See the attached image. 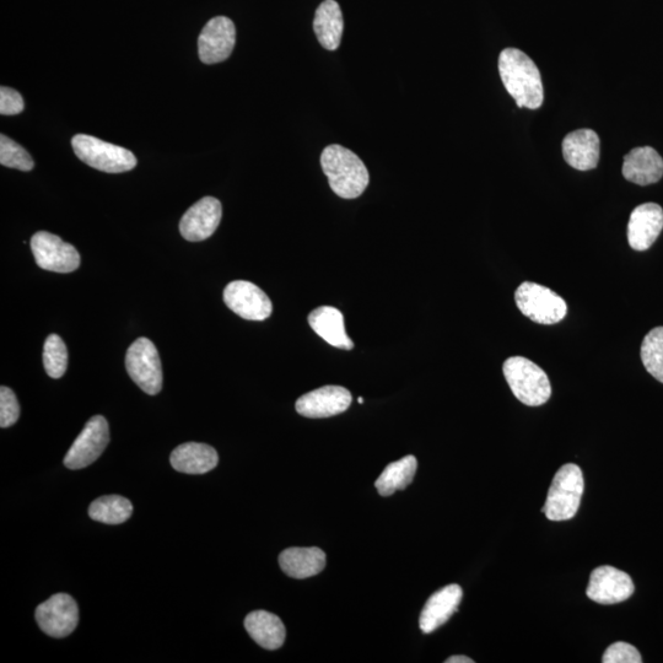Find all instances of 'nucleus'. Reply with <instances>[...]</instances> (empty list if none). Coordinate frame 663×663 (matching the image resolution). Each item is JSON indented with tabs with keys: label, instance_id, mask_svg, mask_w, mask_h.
<instances>
[{
	"label": "nucleus",
	"instance_id": "nucleus-24",
	"mask_svg": "<svg viewBox=\"0 0 663 663\" xmlns=\"http://www.w3.org/2000/svg\"><path fill=\"white\" fill-rule=\"evenodd\" d=\"M344 21L341 7L336 0H325L317 8L314 30L318 42L328 51H336L341 45Z\"/></svg>",
	"mask_w": 663,
	"mask_h": 663
},
{
	"label": "nucleus",
	"instance_id": "nucleus-28",
	"mask_svg": "<svg viewBox=\"0 0 663 663\" xmlns=\"http://www.w3.org/2000/svg\"><path fill=\"white\" fill-rule=\"evenodd\" d=\"M43 366L52 379H61L68 368V349L57 334L48 336L43 347Z\"/></svg>",
	"mask_w": 663,
	"mask_h": 663
},
{
	"label": "nucleus",
	"instance_id": "nucleus-10",
	"mask_svg": "<svg viewBox=\"0 0 663 663\" xmlns=\"http://www.w3.org/2000/svg\"><path fill=\"white\" fill-rule=\"evenodd\" d=\"M35 617L43 633L66 638L78 627L79 608L72 596L57 594L37 607Z\"/></svg>",
	"mask_w": 663,
	"mask_h": 663
},
{
	"label": "nucleus",
	"instance_id": "nucleus-2",
	"mask_svg": "<svg viewBox=\"0 0 663 663\" xmlns=\"http://www.w3.org/2000/svg\"><path fill=\"white\" fill-rule=\"evenodd\" d=\"M321 165L332 191L341 198H358L369 186L370 175L365 164L342 145L333 144L323 150Z\"/></svg>",
	"mask_w": 663,
	"mask_h": 663
},
{
	"label": "nucleus",
	"instance_id": "nucleus-18",
	"mask_svg": "<svg viewBox=\"0 0 663 663\" xmlns=\"http://www.w3.org/2000/svg\"><path fill=\"white\" fill-rule=\"evenodd\" d=\"M563 155L576 170H594L600 161V138L591 129L571 132L563 140Z\"/></svg>",
	"mask_w": 663,
	"mask_h": 663
},
{
	"label": "nucleus",
	"instance_id": "nucleus-20",
	"mask_svg": "<svg viewBox=\"0 0 663 663\" xmlns=\"http://www.w3.org/2000/svg\"><path fill=\"white\" fill-rule=\"evenodd\" d=\"M170 462L177 472L204 474L218 466L219 456L212 446L186 442L172 451Z\"/></svg>",
	"mask_w": 663,
	"mask_h": 663
},
{
	"label": "nucleus",
	"instance_id": "nucleus-34",
	"mask_svg": "<svg viewBox=\"0 0 663 663\" xmlns=\"http://www.w3.org/2000/svg\"><path fill=\"white\" fill-rule=\"evenodd\" d=\"M358 402H359L360 404H363V403H364V398H359Z\"/></svg>",
	"mask_w": 663,
	"mask_h": 663
},
{
	"label": "nucleus",
	"instance_id": "nucleus-30",
	"mask_svg": "<svg viewBox=\"0 0 663 663\" xmlns=\"http://www.w3.org/2000/svg\"><path fill=\"white\" fill-rule=\"evenodd\" d=\"M20 417L18 398L9 387L0 388V427H12Z\"/></svg>",
	"mask_w": 663,
	"mask_h": 663
},
{
	"label": "nucleus",
	"instance_id": "nucleus-16",
	"mask_svg": "<svg viewBox=\"0 0 663 663\" xmlns=\"http://www.w3.org/2000/svg\"><path fill=\"white\" fill-rule=\"evenodd\" d=\"M663 230V209L656 203L636 207L628 223V242L633 250H649Z\"/></svg>",
	"mask_w": 663,
	"mask_h": 663
},
{
	"label": "nucleus",
	"instance_id": "nucleus-25",
	"mask_svg": "<svg viewBox=\"0 0 663 663\" xmlns=\"http://www.w3.org/2000/svg\"><path fill=\"white\" fill-rule=\"evenodd\" d=\"M418 461L414 456L403 457L402 460L391 463L382 472L375 483L382 497H390L397 490H403L413 482L417 472Z\"/></svg>",
	"mask_w": 663,
	"mask_h": 663
},
{
	"label": "nucleus",
	"instance_id": "nucleus-8",
	"mask_svg": "<svg viewBox=\"0 0 663 663\" xmlns=\"http://www.w3.org/2000/svg\"><path fill=\"white\" fill-rule=\"evenodd\" d=\"M109 442V423L101 415H96L86 423L82 433L73 442L67 456L64 457V465L69 470H82L93 465L97 458L104 454Z\"/></svg>",
	"mask_w": 663,
	"mask_h": 663
},
{
	"label": "nucleus",
	"instance_id": "nucleus-11",
	"mask_svg": "<svg viewBox=\"0 0 663 663\" xmlns=\"http://www.w3.org/2000/svg\"><path fill=\"white\" fill-rule=\"evenodd\" d=\"M224 303L237 316L249 321H264L272 315L273 305L267 294L246 280H235L226 285Z\"/></svg>",
	"mask_w": 663,
	"mask_h": 663
},
{
	"label": "nucleus",
	"instance_id": "nucleus-14",
	"mask_svg": "<svg viewBox=\"0 0 663 663\" xmlns=\"http://www.w3.org/2000/svg\"><path fill=\"white\" fill-rule=\"evenodd\" d=\"M352 395L341 386H325L306 393L295 404L296 412L306 418H330L347 411Z\"/></svg>",
	"mask_w": 663,
	"mask_h": 663
},
{
	"label": "nucleus",
	"instance_id": "nucleus-17",
	"mask_svg": "<svg viewBox=\"0 0 663 663\" xmlns=\"http://www.w3.org/2000/svg\"><path fill=\"white\" fill-rule=\"evenodd\" d=\"M463 592L460 586L454 584L436 591L431 596L420 614L419 625L422 632L430 634L439 629L457 612Z\"/></svg>",
	"mask_w": 663,
	"mask_h": 663
},
{
	"label": "nucleus",
	"instance_id": "nucleus-13",
	"mask_svg": "<svg viewBox=\"0 0 663 663\" xmlns=\"http://www.w3.org/2000/svg\"><path fill=\"white\" fill-rule=\"evenodd\" d=\"M635 591L632 578L622 570L600 567L592 571L586 595L601 605H616L627 601Z\"/></svg>",
	"mask_w": 663,
	"mask_h": 663
},
{
	"label": "nucleus",
	"instance_id": "nucleus-19",
	"mask_svg": "<svg viewBox=\"0 0 663 663\" xmlns=\"http://www.w3.org/2000/svg\"><path fill=\"white\" fill-rule=\"evenodd\" d=\"M623 176L639 186L659 182L663 176L662 156L651 147L633 149L624 156Z\"/></svg>",
	"mask_w": 663,
	"mask_h": 663
},
{
	"label": "nucleus",
	"instance_id": "nucleus-12",
	"mask_svg": "<svg viewBox=\"0 0 663 663\" xmlns=\"http://www.w3.org/2000/svg\"><path fill=\"white\" fill-rule=\"evenodd\" d=\"M236 42L233 21L217 16L204 26L198 39V55L204 64H217L228 59Z\"/></svg>",
	"mask_w": 663,
	"mask_h": 663
},
{
	"label": "nucleus",
	"instance_id": "nucleus-21",
	"mask_svg": "<svg viewBox=\"0 0 663 663\" xmlns=\"http://www.w3.org/2000/svg\"><path fill=\"white\" fill-rule=\"evenodd\" d=\"M309 323L318 336L332 347L339 349H353L352 339L348 337L346 327H344V317L342 312L336 307L322 306L311 312Z\"/></svg>",
	"mask_w": 663,
	"mask_h": 663
},
{
	"label": "nucleus",
	"instance_id": "nucleus-33",
	"mask_svg": "<svg viewBox=\"0 0 663 663\" xmlns=\"http://www.w3.org/2000/svg\"><path fill=\"white\" fill-rule=\"evenodd\" d=\"M446 663H473L474 661L467 656H452L445 661Z\"/></svg>",
	"mask_w": 663,
	"mask_h": 663
},
{
	"label": "nucleus",
	"instance_id": "nucleus-9",
	"mask_svg": "<svg viewBox=\"0 0 663 663\" xmlns=\"http://www.w3.org/2000/svg\"><path fill=\"white\" fill-rule=\"evenodd\" d=\"M31 250L37 266L45 271L72 273L80 266L78 250L64 242L61 237L47 231H39L32 236Z\"/></svg>",
	"mask_w": 663,
	"mask_h": 663
},
{
	"label": "nucleus",
	"instance_id": "nucleus-32",
	"mask_svg": "<svg viewBox=\"0 0 663 663\" xmlns=\"http://www.w3.org/2000/svg\"><path fill=\"white\" fill-rule=\"evenodd\" d=\"M25 109L24 99L18 91L2 86L0 89V113L3 116H15Z\"/></svg>",
	"mask_w": 663,
	"mask_h": 663
},
{
	"label": "nucleus",
	"instance_id": "nucleus-4",
	"mask_svg": "<svg viewBox=\"0 0 663 663\" xmlns=\"http://www.w3.org/2000/svg\"><path fill=\"white\" fill-rule=\"evenodd\" d=\"M503 371L512 393L526 406H542L551 398V381L533 361L524 357H512L505 361Z\"/></svg>",
	"mask_w": 663,
	"mask_h": 663
},
{
	"label": "nucleus",
	"instance_id": "nucleus-26",
	"mask_svg": "<svg viewBox=\"0 0 663 663\" xmlns=\"http://www.w3.org/2000/svg\"><path fill=\"white\" fill-rule=\"evenodd\" d=\"M133 505L131 501L120 495H107L91 503L89 516L106 525H121L131 519Z\"/></svg>",
	"mask_w": 663,
	"mask_h": 663
},
{
	"label": "nucleus",
	"instance_id": "nucleus-27",
	"mask_svg": "<svg viewBox=\"0 0 663 663\" xmlns=\"http://www.w3.org/2000/svg\"><path fill=\"white\" fill-rule=\"evenodd\" d=\"M640 355L648 373L663 384V327L654 328L646 334Z\"/></svg>",
	"mask_w": 663,
	"mask_h": 663
},
{
	"label": "nucleus",
	"instance_id": "nucleus-5",
	"mask_svg": "<svg viewBox=\"0 0 663 663\" xmlns=\"http://www.w3.org/2000/svg\"><path fill=\"white\" fill-rule=\"evenodd\" d=\"M72 147L83 163L106 174L131 171L138 163L136 155L129 150L86 134L75 136Z\"/></svg>",
	"mask_w": 663,
	"mask_h": 663
},
{
	"label": "nucleus",
	"instance_id": "nucleus-6",
	"mask_svg": "<svg viewBox=\"0 0 663 663\" xmlns=\"http://www.w3.org/2000/svg\"><path fill=\"white\" fill-rule=\"evenodd\" d=\"M515 301L520 312L539 325H555L568 314L562 296L537 283H522L516 290Z\"/></svg>",
	"mask_w": 663,
	"mask_h": 663
},
{
	"label": "nucleus",
	"instance_id": "nucleus-7",
	"mask_svg": "<svg viewBox=\"0 0 663 663\" xmlns=\"http://www.w3.org/2000/svg\"><path fill=\"white\" fill-rule=\"evenodd\" d=\"M126 368L131 379L147 395H158L163 388V366L159 352L148 338H138L128 348Z\"/></svg>",
	"mask_w": 663,
	"mask_h": 663
},
{
	"label": "nucleus",
	"instance_id": "nucleus-3",
	"mask_svg": "<svg viewBox=\"0 0 663 663\" xmlns=\"http://www.w3.org/2000/svg\"><path fill=\"white\" fill-rule=\"evenodd\" d=\"M585 482L581 468L568 463L555 473L542 512L551 521H568L578 514Z\"/></svg>",
	"mask_w": 663,
	"mask_h": 663
},
{
	"label": "nucleus",
	"instance_id": "nucleus-1",
	"mask_svg": "<svg viewBox=\"0 0 663 663\" xmlns=\"http://www.w3.org/2000/svg\"><path fill=\"white\" fill-rule=\"evenodd\" d=\"M499 73L505 89L517 106L537 110L542 106L544 91L541 73L535 62L516 48H506L499 56Z\"/></svg>",
	"mask_w": 663,
	"mask_h": 663
},
{
	"label": "nucleus",
	"instance_id": "nucleus-23",
	"mask_svg": "<svg viewBox=\"0 0 663 663\" xmlns=\"http://www.w3.org/2000/svg\"><path fill=\"white\" fill-rule=\"evenodd\" d=\"M247 633L256 643L266 650H278L285 641V627L276 614L256 611L245 619Z\"/></svg>",
	"mask_w": 663,
	"mask_h": 663
},
{
	"label": "nucleus",
	"instance_id": "nucleus-15",
	"mask_svg": "<svg viewBox=\"0 0 663 663\" xmlns=\"http://www.w3.org/2000/svg\"><path fill=\"white\" fill-rule=\"evenodd\" d=\"M221 217H223V207L218 199L204 197L183 215L180 233L187 241L207 240L218 229Z\"/></svg>",
	"mask_w": 663,
	"mask_h": 663
},
{
	"label": "nucleus",
	"instance_id": "nucleus-29",
	"mask_svg": "<svg viewBox=\"0 0 663 663\" xmlns=\"http://www.w3.org/2000/svg\"><path fill=\"white\" fill-rule=\"evenodd\" d=\"M0 164L20 171H31L35 167L30 154L5 134L0 136Z\"/></svg>",
	"mask_w": 663,
	"mask_h": 663
},
{
	"label": "nucleus",
	"instance_id": "nucleus-31",
	"mask_svg": "<svg viewBox=\"0 0 663 663\" xmlns=\"http://www.w3.org/2000/svg\"><path fill=\"white\" fill-rule=\"evenodd\" d=\"M603 663H641V655L635 646L623 641L609 646L602 659Z\"/></svg>",
	"mask_w": 663,
	"mask_h": 663
},
{
	"label": "nucleus",
	"instance_id": "nucleus-22",
	"mask_svg": "<svg viewBox=\"0 0 663 663\" xmlns=\"http://www.w3.org/2000/svg\"><path fill=\"white\" fill-rule=\"evenodd\" d=\"M279 565L294 579H307L326 567V554L320 548H288L279 555Z\"/></svg>",
	"mask_w": 663,
	"mask_h": 663
}]
</instances>
